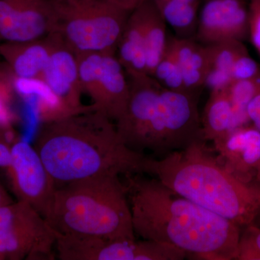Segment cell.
I'll return each instance as SVG.
<instances>
[{"instance_id":"28","label":"cell","mask_w":260,"mask_h":260,"mask_svg":"<svg viewBox=\"0 0 260 260\" xmlns=\"http://www.w3.org/2000/svg\"><path fill=\"white\" fill-rule=\"evenodd\" d=\"M246 111L249 121L253 122L260 118V93L248 104Z\"/></svg>"},{"instance_id":"6","label":"cell","mask_w":260,"mask_h":260,"mask_svg":"<svg viewBox=\"0 0 260 260\" xmlns=\"http://www.w3.org/2000/svg\"><path fill=\"white\" fill-rule=\"evenodd\" d=\"M54 34L77 54H116L132 11L101 0H53Z\"/></svg>"},{"instance_id":"32","label":"cell","mask_w":260,"mask_h":260,"mask_svg":"<svg viewBox=\"0 0 260 260\" xmlns=\"http://www.w3.org/2000/svg\"><path fill=\"white\" fill-rule=\"evenodd\" d=\"M255 181L260 183V162L259 166L256 168L255 174Z\"/></svg>"},{"instance_id":"15","label":"cell","mask_w":260,"mask_h":260,"mask_svg":"<svg viewBox=\"0 0 260 260\" xmlns=\"http://www.w3.org/2000/svg\"><path fill=\"white\" fill-rule=\"evenodd\" d=\"M116 55L126 74H147L143 3L130 13L118 43Z\"/></svg>"},{"instance_id":"24","label":"cell","mask_w":260,"mask_h":260,"mask_svg":"<svg viewBox=\"0 0 260 260\" xmlns=\"http://www.w3.org/2000/svg\"><path fill=\"white\" fill-rule=\"evenodd\" d=\"M245 227L239 239L235 259L260 260V228L253 223Z\"/></svg>"},{"instance_id":"20","label":"cell","mask_w":260,"mask_h":260,"mask_svg":"<svg viewBox=\"0 0 260 260\" xmlns=\"http://www.w3.org/2000/svg\"><path fill=\"white\" fill-rule=\"evenodd\" d=\"M162 18L178 34V37L192 39L198 26L200 6L180 0H153Z\"/></svg>"},{"instance_id":"2","label":"cell","mask_w":260,"mask_h":260,"mask_svg":"<svg viewBox=\"0 0 260 260\" xmlns=\"http://www.w3.org/2000/svg\"><path fill=\"white\" fill-rule=\"evenodd\" d=\"M34 148L56 187L102 176L144 174L149 158L126 146L114 121L94 109L42 122Z\"/></svg>"},{"instance_id":"30","label":"cell","mask_w":260,"mask_h":260,"mask_svg":"<svg viewBox=\"0 0 260 260\" xmlns=\"http://www.w3.org/2000/svg\"><path fill=\"white\" fill-rule=\"evenodd\" d=\"M13 200H11L9 194L5 190V188L0 183V208L4 206L5 205L9 204V203H13Z\"/></svg>"},{"instance_id":"5","label":"cell","mask_w":260,"mask_h":260,"mask_svg":"<svg viewBox=\"0 0 260 260\" xmlns=\"http://www.w3.org/2000/svg\"><path fill=\"white\" fill-rule=\"evenodd\" d=\"M47 220L61 234L135 239L125 185L102 176L56 188Z\"/></svg>"},{"instance_id":"10","label":"cell","mask_w":260,"mask_h":260,"mask_svg":"<svg viewBox=\"0 0 260 260\" xmlns=\"http://www.w3.org/2000/svg\"><path fill=\"white\" fill-rule=\"evenodd\" d=\"M55 23L53 0H0V43L42 39Z\"/></svg>"},{"instance_id":"8","label":"cell","mask_w":260,"mask_h":260,"mask_svg":"<svg viewBox=\"0 0 260 260\" xmlns=\"http://www.w3.org/2000/svg\"><path fill=\"white\" fill-rule=\"evenodd\" d=\"M83 93L93 101L94 110L116 121L125 112L129 85L125 70L110 52L77 54Z\"/></svg>"},{"instance_id":"7","label":"cell","mask_w":260,"mask_h":260,"mask_svg":"<svg viewBox=\"0 0 260 260\" xmlns=\"http://www.w3.org/2000/svg\"><path fill=\"white\" fill-rule=\"evenodd\" d=\"M54 229L34 207L20 201L0 208V259H54Z\"/></svg>"},{"instance_id":"12","label":"cell","mask_w":260,"mask_h":260,"mask_svg":"<svg viewBox=\"0 0 260 260\" xmlns=\"http://www.w3.org/2000/svg\"><path fill=\"white\" fill-rule=\"evenodd\" d=\"M54 46L42 80L63 104L75 113L94 109L81 102L83 93L80 83L76 53L68 47L54 32Z\"/></svg>"},{"instance_id":"31","label":"cell","mask_w":260,"mask_h":260,"mask_svg":"<svg viewBox=\"0 0 260 260\" xmlns=\"http://www.w3.org/2000/svg\"><path fill=\"white\" fill-rule=\"evenodd\" d=\"M180 1L191 5H198V6H200V0H180Z\"/></svg>"},{"instance_id":"4","label":"cell","mask_w":260,"mask_h":260,"mask_svg":"<svg viewBox=\"0 0 260 260\" xmlns=\"http://www.w3.org/2000/svg\"><path fill=\"white\" fill-rule=\"evenodd\" d=\"M126 75L129 102L115 124L126 146L162 157L205 140L198 95L169 90L149 75Z\"/></svg>"},{"instance_id":"22","label":"cell","mask_w":260,"mask_h":260,"mask_svg":"<svg viewBox=\"0 0 260 260\" xmlns=\"http://www.w3.org/2000/svg\"><path fill=\"white\" fill-rule=\"evenodd\" d=\"M152 77L162 87L169 90L195 95L186 88L180 66L169 39L165 52L154 70Z\"/></svg>"},{"instance_id":"23","label":"cell","mask_w":260,"mask_h":260,"mask_svg":"<svg viewBox=\"0 0 260 260\" xmlns=\"http://www.w3.org/2000/svg\"><path fill=\"white\" fill-rule=\"evenodd\" d=\"M16 93L15 77L2 59L0 60V127L12 126L15 121V116L12 111L11 105Z\"/></svg>"},{"instance_id":"29","label":"cell","mask_w":260,"mask_h":260,"mask_svg":"<svg viewBox=\"0 0 260 260\" xmlns=\"http://www.w3.org/2000/svg\"><path fill=\"white\" fill-rule=\"evenodd\" d=\"M101 1L108 2L119 5L122 8L133 11L138 5L141 4L144 0H101Z\"/></svg>"},{"instance_id":"19","label":"cell","mask_w":260,"mask_h":260,"mask_svg":"<svg viewBox=\"0 0 260 260\" xmlns=\"http://www.w3.org/2000/svg\"><path fill=\"white\" fill-rule=\"evenodd\" d=\"M145 12V42L146 73L152 76L168 44L167 23L153 0L143 2Z\"/></svg>"},{"instance_id":"27","label":"cell","mask_w":260,"mask_h":260,"mask_svg":"<svg viewBox=\"0 0 260 260\" xmlns=\"http://www.w3.org/2000/svg\"><path fill=\"white\" fill-rule=\"evenodd\" d=\"M12 160V146L0 135V169L8 170Z\"/></svg>"},{"instance_id":"3","label":"cell","mask_w":260,"mask_h":260,"mask_svg":"<svg viewBox=\"0 0 260 260\" xmlns=\"http://www.w3.org/2000/svg\"><path fill=\"white\" fill-rule=\"evenodd\" d=\"M205 143L200 140L160 158H149L145 174L240 227L253 223L260 214V183L246 182L229 172Z\"/></svg>"},{"instance_id":"33","label":"cell","mask_w":260,"mask_h":260,"mask_svg":"<svg viewBox=\"0 0 260 260\" xmlns=\"http://www.w3.org/2000/svg\"><path fill=\"white\" fill-rule=\"evenodd\" d=\"M252 125L255 126L256 129L260 130V118H259L258 119H256V120L253 121Z\"/></svg>"},{"instance_id":"18","label":"cell","mask_w":260,"mask_h":260,"mask_svg":"<svg viewBox=\"0 0 260 260\" xmlns=\"http://www.w3.org/2000/svg\"><path fill=\"white\" fill-rule=\"evenodd\" d=\"M210 70L205 85L214 89L227 88L232 83L233 65L239 56L247 52L242 41L230 40L208 45Z\"/></svg>"},{"instance_id":"26","label":"cell","mask_w":260,"mask_h":260,"mask_svg":"<svg viewBox=\"0 0 260 260\" xmlns=\"http://www.w3.org/2000/svg\"><path fill=\"white\" fill-rule=\"evenodd\" d=\"M249 25L251 42L260 52V0H249Z\"/></svg>"},{"instance_id":"25","label":"cell","mask_w":260,"mask_h":260,"mask_svg":"<svg viewBox=\"0 0 260 260\" xmlns=\"http://www.w3.org/2000/svg\"><path fill=\"white\" fill-rule=\"evenodd\" d=\"M259 73V65L249 55L248 52H245L239 56L234 62L231 75L233 82L249 79Z\"/></svg>"},{"instance_id":"17","label":"cell","mask_w":260,"mask_h":260,"mask_svg":"<svg viewBox=\"0 0 260 260\" xmlns=\"http://www.w3.org/2000/svg\"><path fill=\"white\" fill-rule=\"evenodd\" d=\"M201 125L206 142H213L234 129V113L228 87L211 90L201 117Z\"/></svg>"},{"instance_id":"21","label":"cell","mask_w":260,"mask_h":260,"mask_svg":"<svg viewBox=\"0 0 260 260\" xmlns=\"http://www.w3.org/2000/svg\"><path fill=\"white\" fill-rule=\"evenodd\" d=\"M228 93L234 113V127L245 125L249 121L246 107L260 93V73L249 79L232 82L228 86Z\"/></svg>"},{"instance_id":"14","label":"cell","mask_w":260,"mask_h":260,"mask_svg":"<svg viewBox=\"0 0 260 260\" xmlns=\"http://www.w3.org/2000/svg\"><path fill=\"white\" fill-rule=\"evenodd\" d=\"M54 46L52 34L28 42L0 43V58L15 78L42 79Z\"/></svg>"},{"instance_id":"13","label":"cell","mask_w":260,"mask_h":260,"mask_svg":"<svg viewBox=\"0 0 260 260\" xmlns=\"http://www.w3.org/2000/svg\"><path fill=\"white\" fill-rule=\"evenodd\" d=\"M224 167L246 182L255 181L260 162V130L254 125L238 126L213 142Z\"/></svg>"},{"instance_id":"11","label":"cell","mask_w":260,"mask_h":260,"mask_svg":"<svg viewBox=\"0 0 260 260\" xmlns=\"http://www.w3.org/2000/svg\"><path fill=\"white\" fill-rule=\"evenodd\" d=\"M249 31L246 0H205L198 13L195 37L203 45L242 41Z\"/></svg>"},{"instance_id":"9","label":"cell","mask_w":260,"mask_h":260,"mask_svg":"<svg viewBox=\"0 0 260 260\" xmlns=\"http://www.w3.org/2000/svg\"><path fill=\"white\" fill-rule=\"evenodd\" d=\"M6 172L18 200L28 203L47 218L57 187L34 146L18 140L12 146L11 164Z\"/></svg>"},{"instance_id":"16","label":"cell","mask_w":260,"mask_h":260,"mask_svg":"<svg viewBox=\"0 0 260 260\" xmlns=\"http://www.w3.org/2000/svg\"><path fill=\"white\" fill-rule=\"evenodd\" d=\"M169 41L180 66L186 88L198 95V91L205 85L210 70L209 48L192 39L172 37Z\"/></svg>"},{"instance_id":"1","label":"cell","mask_w":260,"mask_h":260,"mask_svg":"<svg viewBox=\"0 0 260 260\" xmlns=\"http://www.w3.org/2000/svg\"><path fill=\"white\" fill-rule=\"evenodd\" d=\"M141 175L126 176L135 234L198 259H236L239 225L181 196L155 178Z\"/></svg>"}]
</instances>
